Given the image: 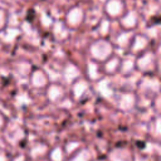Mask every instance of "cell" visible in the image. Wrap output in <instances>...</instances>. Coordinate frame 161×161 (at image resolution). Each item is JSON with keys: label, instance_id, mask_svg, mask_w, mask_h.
I'll return each instance as SVG.
<instances>
[{"label": "cell", "instance_id": "cell-4", "mask_svg": "<svg viewBox=\"0 0 161 161\" xmlns=\"http://www.w3.org/2000/svg\"><path fill=\"white\" fill-rule=\"evenodd\" d=\"M49 145L44 141H36L35 143H33L29 148L28 152V157L30 158V161H38L43 157H45L48 155L49 151Z\"/></svg>", "mask_w": 161, "mask_h": 161}, {"label": "cell", "instance_id": "cell-11", "mask_svg": "<svg viewBox=\"0 0 161 161\" xmlns=\"http://www.w3.org/2000/svg\"><path fill=\"white\" fill-rule=\"evenodd\" d=\"M64 147V151H65V153H67V156L69 155V153H72L73 151H75L77 148H79L80 147V143L78 142V141H70V142H68L65 146H63Z\"/></svg>", "mask_w": 161, "mask_h": 161}, {"label": "cell", "instance_id": "cell-5", "mask_svg": "<svg viewBox=\"0 0 161 161\" xmlns=\"http://www.w3.org/2000/svg\"><path fill=\"white\" fill-rule=\"evenodd\" d=\"M49 83V79L42 69H36L30 74V87L34 89H44Z\"/></svg>", "mask_w": 161, "mask_h": 161}, {"label": "cell", "instance_id": "cell-12", "mask_svg": "<svg viewBox=\"0 0 161 161\" xmlns=\"http://www.w3.org/2000/svg\"><path fill=\"white\" fill-rule=\"evenodd\" d=\"M8 123H9V119L8 117L0 111V132H3L6 127H8Z\"/></svg>", "mask_w": 161, "mask_h": 161}, {"label": "cell", "instance_id": "cell-13", "mask_svg": "<svg viewBox=\"0 0 161 161\" xmlns=\"http://www.w3.org/2000/svg\"><path fill=\"white\" fill-rule=\"evenodd\" d=\"M0 161H13L11 155L3 147H0Z\"/></svg>", "mask_w": 161, "mask_h": 161}, {"label": "cell", "instance_id": "cell-2", "mask_svg": "<svg viewBox=\"0 0 161 161\" xmlns=\"http://www.w3.org/2000/svg\"><path fill=\"white\" fill-rule=\"evenodd\" d=\"M89 89H91V86L87 80L84 79H80V78H77L75 80L72 82L70 84V89H69V96L73 101H82L88 93H89Z\"/></svg>", "mask_w": 161, "mask_h": 161}, {"label": "cell", "instance_id": "cell-10", "mask_svg": "<svg viewBox=\"0 0 161 161\" xmlns=\"http://www.w3.org/2000/svg\"><path fill=\"white\" fill-rule=\"evenodd\" d=\"M148 133L151 135V138H153L155 141H157L160 138V118H158V116H156L151 119Z\"/></svg>", "mask_w": 161, "mask_h": 161}, {"label": "cell", "instance_id": "cell-3", "mask_svg": "<svg viewBox=\"0 0 161 161\" xmlns=\"http://www.w3.org/2000/svg\"><path fill=\"white\" fill-rule=\"evenodd\" d=\"M117 107L121 111L128 112L137 106V93L136 92H122L116 98Z\"/></svg>", "mask_w": 161, "mask_h": 161}, {"label": "cell", "instance_id": "cell-7", "mask_svg": "<svg viewBox=\"0 0 161 161\" xmlns=\"http://www.w3.org/2000/svg\"><path fill=\"white\" fill-rule=\"evenodd\" d=\"M156 82H157L156 79H145L140 84L138 91L141 92V94H147L148 97L152 98L153 96L158 94V89H160V86Z\"/></svg>", "mask_w": 161, "mask_h": 161}, {"label": "cell", "instance_id": "cell-1", "mask_svg": "<svg viewBox=\"0 0 161 161\" xmlns=\"http://www.w3.org/2000/svg\"><path fill=\"white\" fill-rule=\"evenodd\" d=\"M45 89V96L48 98L49 102L52 103H59L63 102L64 98L67 97V89L63 84L58 83V82H53V83H48V86L44 88Z\"/></svg>", "mask_w": 161, "mask_h": 161}, {"label": "cell", "instance_id": "cell-6", "mask_svg": "<svg viewBox=\"0 0 161 161\" xmlns=\"http://www.w3.org/2000/svg\"><path fill=\"white\" fill-rule=\"evenodd\" d=\"M108 161H133V153L126 147H117L109 152Z\"/></svg>", "mask_w": 161, "mask_h": 161}, {"label": "cell", "instance_id": "cell-9", "mask_svg": "<svg viewBox=\"0 0 161 161\" xmlns=\"http://www.w3.org/2000/svg\"><path fill=\"white\" fill-rule=\"evenodd\" d=\"M47 156H48L49 161H65V158H67V153L64 151V147L60 145H57V146L49 148Z\"/></svg>", "mask_w": 161, "mask_h": 161}, {"label": "cell", "instance_id": "cell-8", "mask_svg": "<svg viewBox=\"0 0 161 161\" xmlns=\"http://www.w3.org/2000/svg\"><path fill=\"white\" fill-rule=\"evenodd\" d=\"M92 151L87 147H79L72 153H69L65 161H92Z\"/></svg>", "mask_w": 161, "mask_h": 161}]
</instances>
